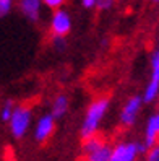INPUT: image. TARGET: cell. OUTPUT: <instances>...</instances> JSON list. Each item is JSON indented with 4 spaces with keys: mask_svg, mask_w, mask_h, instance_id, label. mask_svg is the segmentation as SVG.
<instances>
[{
    "mask_svg": "<svg viewBox=\"0 0 159 161\" xmlns=\"http://www.w3.org/2000/svg\"><path fill=\"white\" fill-rule=\"evenodd\" d=\"M107 106H109L107 98L98 99L89 106V109L86 112V117H85V122H83V127H81V137L83 138H88L93 134H96L98 124L102 119V116H104V112L107 111Z\"/></svg>",
    "mask_w": 159,
    "mask_h": 161,
    "instance_id": "obj_1",
    "label": "cell"
},
{
    "mask_svg": "<svg viewBox=\"0 0 159 161\" xmlns=\"http://www.w3.org/2000/svg\"><path fill=\"white\" fill-rule=\"evenodd\" d=\"M29 119H31V111L26 108H16L12 112L10 117V125H12V132L16 138H20L24 135V132L29 125Z\"/></svg>",
    "mask_w": 159,
    "mask_h": 161,
    "instance_id": "obj_2",
    "label": "cell"
},
{
    "mask_svg": "<svg viewBox=\"0 0 159 161\" xmlns=\"http://www.w3.org/2000/svg\"><path fill=\"white\" fill-rule=\"evenodd\" d=\"M138 155V143H120L110 151L109 161H135Z\"/></svg>",
    "mask_w": 159,
    "mask_h": 161,
    "instance_id": "obj_3",
    "label": "cell"
},
{
    "mask_svg": "<svg viewBox=\"0 0 159 161\" xmlns=\"http://www.w3.org/2000/svg\"><path fill=\"white\" fill-rule=\"evenodd\" d=\"M70 18L65 12H57L52 18V31L55 33V36H65L70 31Z\"/></svg>",
    "mask_w": 159,
    "mask_h": 161,
    "instance_id": "obj_4",
    "label": "cell"
},
{
    "mask_svg": "<svg viewBox=\"0 0 159 161\" xmlns=\"http://www.w3.org/2000/svg\"><path fill=\"white\" fill-rule=\"evenodd\" d=\"M140 103H141V99H140L138 96L132 98L127 103V106L122 111V124L124 125H132L133 124V120L136 117V112L140 109Z\"/></svg>",
    "mask_w": 159,
    "mask_h": 161,
    "instance_id": "obj_5",
    "label": "cell"
},
{
    "mask_svg": "<svg viewBox=\"0 0 159 161\" xmlns=\"http://www.w3.org/2000/svg\"><path fill=\"white\" fill-rule=\"evenodd\" d=\"M54 130V117L52 116H44L36 127V140L37 142H44Z\"/></svg>",
    "mask_w": 159,
    "mask_h": 161,
    "instance_id": "obj_6",
    "label": "cell"
},
{
    "mask_svg": "<svg viewBox=\"0 0 159 161\" xmlns=\"http://www.w3.org/2000/svg\"><path fill=\"white\" fill-rule=\"evenodd\" d=\"M112 148L107 143H102L98 148L85 153V161H109Z\"/></svg>",
    "mask_w": 159,
    "mask_h": 161,
    "instance_id": "obj_7",
    "label": "cell"
},
{
    "mask_svg": "<svg viewBox=\"0 0 159 161\" xmlns=\"http://www.w3.org/2000/svg\"><path fill=\"white\" fill-rule=\"evenodd\" d=\"M23 13L29 18L31 21H36L39 16V0H20Z\"/></svg>",
    "mask_w": 159,
    "mask_h": 161,
    "instance_id": "obj_8",
    "label": "cell"
},
{
    "mask_svg": "<svg viewBox=\"0 0 159 161\" xmlns=\"http://www.w3.org/2000/svg\"><path fill=\"white\" fill-rule=\"evenodd\" d=\"M67 108H68V99L67 96H59L54 103V108H52V117L57 119V117H62L65 112H67Z\"/></svg>",
    "mask_w": 159,
    "mask_h": 161,
    "instance_id": "obj_9",
    "label": "cell"
},
{
    "mask_svg": "<svg viewBox=\"0 0 159 161\" xmlns=\"http://www.w3.org/2000/svg\"><path fill=\"white\" fill-rule=\"evenodd\" d=\"M157 91H159V81H157V80H153L151 83H149V86H148L146 93H145V101H146V103L153 101V99L156 98Z\"/></svg>",
    "mask_w": 159,
    "mask_h": 161,
    "instance_id": "obj_10",
    "label": "cell"
},
{
    "mask_svg": "<svg viewBox=\"0 0 159 161\" xmlns=\"http://www.w3.org/2000/svg\"><path fill=\"white\" fill-rule=\"evenodd\" d=\"M148 156H146V161H159V142L156 145H153L151 148H148Z\"/></svg>",
    "mask_w": 159,
    "mask_h": 161,
    "instance_id": "obj_11",
    "label": "cell"
},
{
    "mask_svg": "<svg viewBox=\"0 0 159 161\" xmlns=\"http://www.w3.org/2000/svg\"><path fill=\"white\" fill-rule=\"evenodd\" d=\"M12 112H13V104H12V101H7L3 109H2V114H0L2 116V120H10Z\"/></svg>",
    "mask_w": 159,
    "mask_h": 161,
    "instance_id": "obj_12",
    "label": "cell"
},
{
    "mask_svg": "<svg viewBox=\"0 0 159 161\" xmlns=\"http://www.w3.org/2000/svg\"><path fill=\"white\" fill-rule=\"evenodd\" d=\"M153 80L159 81V52L153 57Z\"/></svg>",
    "mask_w": 159,
    "mask_h": 161,
    "instance_id": "obj_13",
    "label": "cell"
},
{
    "mask_svg": "<svg viewBox=\"0 0 159 161\" xmlns=\"http://www.w3.org/2000/svg\"><path fill=\"white\" fill-rule=\"evenodd\" d=\"M12 8V0H0V16H5Z\"/></svg>",
    "mask_w": 159,
    "mask_h": 161,
    "instance_id": "obj_14",
    "label": "cell"
},
{
    "mask_svg": "<svg viewBox=\"0 0 159 161\" xmlns=\"http://www.w3.org/2000/svg\"><path fill=\"white\" fill-rule=\"evenodd\" d=\"M112 3H114V0H96V5L99 10H106V8H109Z\"/></svg>",
    "mask_w": 159,
    "mask_h": 161,
    "instance_id": "obj_15",
    "label": "cell"
},
{
    "mask_svg": "<svg viewBox=\"0 0 159 161\" xmlns=\"http://www.w3.org/2000/svg\"><path fill=\"white\" fill-rule=\"evenodd\" d=\"M54 44H55V47H57L59 51L65 49V46H67V44H65V41L62 39V36H55L54 37Z\"/></svg>",
    "mask_w": 159,
    "mask_h": 161,
    "instance_id": "obj_16",
    "label": "cell"
},
{
    "mask_svg": "<svg viewBox=\"0 0 159 161\" xmlns=\"http://www.w3.org/2000/svg\"><path fill=\"white\" fill-rule=\"evenodd\" d=\"M45 3H47L49 7H52V8H57L59 5H62L63 3V0H44Z\"/></svg>",
    "mask_w": 159,
    "mask_h": 161,
    "instance_id": "obj_17",
    "label": "cell"
},
{
    "mask_svg": "<svg viewBox=\"0 0 159 161\" xmlns=\"http://www.w3.org/2000/svg\"><path fill=\"white\" fill-rule=\"evenodd\" d=\"M94 5H96V0H83V7H86V8H91Z\"/></svg>",
    "mask_w": 159,
    "mask_h": 161,
    "instance_id": "obj_18",
    "label": "cell"
},
{
    "mask_svg": "<svg viewBox=\"0 0 159 161\" xmlns=\"http://www.w3.org/2000/svg\"><path fill=\"white\" fill-rule=\"evenodd\" d=\"M154 2H157V0H154Z\"/></svg>",
    "mask_w": 159,
    "mask_h": 161,
    "instance_id": "obj_19",
    "label": "cell"
}]
</instances>
